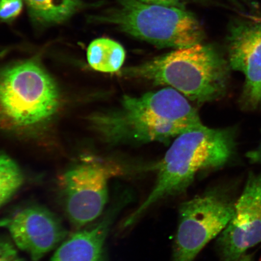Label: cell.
Listing matches in <instances>:
<instances>
[{"label":"cell","instance_id":"6da1fadb","mask_svg":"<svg viewBox=\"0 0 261 261\" xmlns=\"http://www.w3.org/2000/svg\"><path fill=\"white\" fill-rule=\"evenodd\" d=\"M91 122L107 142L114 144L166 141L203 124L188 100L172 88L124 96L118 109L93 116Z\"/></svg>","mask_w":261,"mask_h":261},{"label":"cell","instance_id":"7a4b0ae2","mask_svg":"<svg viewBox=\"0 0 261 261\" xmlns=\"http://www.w3.org/2000/svg\"><path fill=\"white\" fill-rule=\"evenodd\" d=\"M156 166L154 187L145 200L123 223L132 226L145 212L165 198L184 191L199 172L221 167L233 154L232 130L202 125L176 137Z\"/></svg>","mask_w":261,"mask_h":261},{"label":"cell","instance_id":"3957f363","mask_svg":"<svg viewBox=\"0 0 261 261\" xmlns=\"http://www.w3.org/2000/svg\"><path fill=\"white\" fill-rule=\"evenodd\" d=\"M229 69L228 61L217 48L200 42L175 48L119 73L122 77L170 87L188 99L203 103L224 95Z\"/></svg>","mask_w":261,"mask_h":261},{"label":"cell","instance_id":"277c9868","mask_svg":"<svg viewBox=\"0 0 261 261\" xmlns=\"http://www.w3.org/2000/svg\"><path fill=\"white\" fill-rule=\"evenodd\" d=\"M93 20L112 24L122 32L160 48L200 43V22L185 7L149 4L140 0H117V5Z\"/></svg>","mask_w":261,"mask_h":261},{"label":"cell","instance_id":"5b68a950","mask_svg":"<svg viewBox=\"0 0 261 261\" xmlns=\"http://www.w3.org/2000/svg\"><path fill=\"white\" fill-rule=\"evenodd\" d=\"M60 96L51 77L34 61L0 71V126L26 130L44 125L57 112Z\"/></svg>","mask_w":261,"mask_h":261},{"label":"cell","instance_id":"8992f818","mask_svg":"<svg viewBox=\"0 0 261 261\" xmlns=\"http://www.w3.org/2000/svg\"><path fill=\"white\" fill-rule=\"evenodd\" d=\"M122 174L116 163L87 158L61 176L65 210L74 226L83 227L100 216L107 203L110 179Z\"/></svg>","mask_w":261,"mask_h":261},{"label":"cell","instance_id":"52a82bcc","mask_svg":"<svg viewBox=\"0 0 261 261\" xmlns=\"http://www.w3.org/2000/svg\"><path fill=\"white\" fill-rule=\"evenodd\" d=\"M234 204L213 192L197 196L179 207L173 261H193L220 236L232 218Z\"/></svg>","mask_w":261,"mask_h":261},{"label":"cell","instance_id":"ba28073f","mask_svg":"<svg viewBox=\"0 0 261 261\" xmlns=\"http://www.w3.org/2000/svg\"><path fill=\"white\" fill-rule=\"evenodd\" d=\"M0 228L11 236L15 246L39 261L64 240L63 223L53 212L38 205L18 208L0 219Z\"/></svg>","mask_w":261,"mask_h":261},{"label":"cell","instance_id":"9c48e42d","mask_svg":"<svg viewBox=\"0 0 261 261\" xmlns=\"http://www.w3.org/2000/svg\"><path fill=\"white\" fill-rule=\"evenodd\" d=\"M228 63L245 78L241 96L242 107L254 110L261 106V20L237 19L227 35Z\"/></svg>","mask_w":261,"mask_h":261},{"label":"cell","instance_id":"30bf717a","mask_svg":"<svg viewBox=\"0 0 261 261\" xmlns=\"http://www.w3.org/2000/svg\"><path fill=\"white\" fill-rule=\"evenodd\" d=\"M261 243V173L251 174L218 245L227 261L240 258Z\"/></svg>","mask_w":261,"mask_h":261},{"label":"cell","instance_id":"8fae6325","mask_svg":"<svg viewBox=\"0 0 261 261\" xmlns=\"http://www.w3.org/2000/svg\"><path fill=\"white\" fill-rule=\"evenodd\" d=\"M112 216L64 240L50 261H104L103 247Z\"/></svg>","mask_w":261,"mask_h":261},{"label":"cell","instance_id":"7c38bea8","mask_svg":"<svg viewBox=\"0 0 261 261\" xmlns=\"http://www.w3.org/2000/svg\"><path fill=\"white\" fill-rule=\"evenodd\" d=\"M35 24L42 27L60 24L83 7L81 0H24Z\"/></svg>","mask_w":261,"mask_h":261},{"label":"cell","instance_id":"4fadbf2b","mask_svg":"<svg viewBox=\"0 0 261 261\" xmlns=\"http://www.w3.org/2000/svg\"><path fill=\"white\" fill-rule=\"evenodd\" d=\"M125 55L122 45L109 38L96 39L87 50V60L91 68L103 73L119 72Z\"/></svg>","mask_w":261,"mask_h":261},{"label":"cell","instance_id":"5bb4252c","mask_svg":"<svg viewBox=\"0 0 261 261\" xmlns=\"http://www.w3.org/2000/svg\"><path fill=\"white\" fill-rule=\"evenodd\" d=\"M24 180L23 173L14 160L0 155V207L19 191Z\"/></svg>","mask_w":261,"mask_h":261},{"label":"cell","instance_id":"9a60e30c","mask_svg":"<svg viewBox=\"0 0 261 261\" xmlns=\"http://www.w3.org/2000/svg\"><path fill=\"white\" fill-rule=\"evenodd\" d=\"M22 0H0V21L14 20L22 11Z\"/></svg>","mask_w":261,"mask_h":261},{"label":"cell","instance_id":"2e32d148","mask_svg":"<svg viewBox=\"0 0 261 261\" xmlns=\"http://www.w3.org/2000/svg\"><path fill=\"white\" fill-rule=\"evenodd\" d=\"M0 261H24L8 240L0 237Z\"/></svg>","mask_w":261,"mask_h":261},{"label":"cell","instance_id":"e0dca14e","mask_svg":"<svg viewBox=\"0 0 261 261\" xmlns=\"http://www.w3.org/2000/svg\"><path fill=\"white\" fill-rule=\"evenodd\" d=\"M140 1L146 3H149V4L184 7V5L187 4V3L190 1V0H140Z\"/></svg>","mask_w":261,"mask_h":261},{"label":"cell","instance_id":"ac0fdd59","mask_svg":"<svg viewBox=\"0 0 261 261\" xmlns=\"http://www.w3.org/2000/svg\"><path fill=\"white\" fill-rule=\"evenodd\" d=\"M247 156L252 162L261 164V143L256 149L248 152Z\"/></svg>","mask_w":261,"mask_h":261},{"label":"cell","instance_id":"d6986e66","mask_svg":"<svg viewBox=\"0 0 261 261\" xmlns=\"http://www.w3.org/2000/svg\"><path fill=\"white\" fill-rule=\"evenodd\" d=\"M233 261H251V257L248 256H243L240 258Z\"/></svg>","mask_w":261,"mask_h":261},{"label":"cell","instance_id":"ffe728a7","mask_svg":"<svg viewBox=\"0 0 261 261\" xmlns=\"http://www.w3.org/2000/svg\"><path fill=\"white\" fill-rule=\"evenodd\" d=\"M232 2L234 3H236V0H232Z\"/></svg>","mask_w":261,"mask_h":261}]
</instances>
